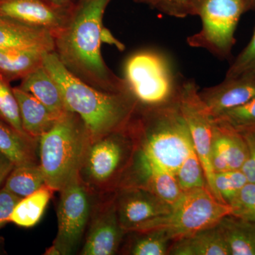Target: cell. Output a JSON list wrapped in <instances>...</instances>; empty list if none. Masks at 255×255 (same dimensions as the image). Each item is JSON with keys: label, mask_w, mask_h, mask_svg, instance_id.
Instances as JSON below:
<instances>
[{"label": "cell", "mask_w": 255, "mask_h": 255, "mask_svg": "<svg viewBox=\"0 0 255 255\" xmlns=\"http://www.w3.org/2000/svg\"><path fill=\"white\" fill-rule=\"evenodd\" d=\"M111 0H79L66 24L53 36L54 52L69 71L102 91L128 92L123 78L102 55L103 16Z\"/></svg>", "instance_id": "cell-1"}, {"label": "cell", "mask_w": 255, "mask_h": 255, "mask_svg": "<svg viewBox=\"0 0 255 255\" xmlns=\"http://www.w3.org/2000/svg\"><path fill=\"white\" fill-rule=\"evenodd\" d=\"M43 64L58 83L67 109L80 117L91 140L127 127L136 112L130 94L92 87L70 73L54 51L43 54Z\"/></svg>", "instance_id": "cell-2"}, {"label": "cell", "mask_w": 255, "mask_h": 255, "mask_svg": "<svg viewBox=\"0 0 255 255\" xmlns=\"http://www.w3.org/2000/svg\"><path fill=\"white\" fill-rule=\"evenodd\" d=\"M135 148L176 174L194 149L179 104L138 109L128 124Z\"/></svg>", "instance_id": "cell-3"}, {"label": "cell", "mask_w": 255, "mask_h": 255, "mask_svg": "<svg viewBox=\"0 0 255 255\" xmlns=\"http://www.w3.org/2000/svg\"><path fill=\"white\" fill-rule=\"evenodd\" d=\"M90 140L85 124L76 114L68 111L54 126L40 137L38 156L46 185L59 191L78 174Z\"/></svg>", "instance_id": "cell-4"}, {"label": "cell", "mask_w": 255, "mask_h": 255, "mask_svg": "<svg viewBox=\"0 0 255 255\" xmlns=\"http://www.w3.org/2000/svg\"><path fill=\"white\" fill-rule=\"evenodd\" d=\"M124 80L138 109H154L177 103L184 80L168 56L155 49L130 55L124 68Z\"/></svg>", "instance_id": "cell-5"}, {"label": "cell", "mask_w": 255, "mask_h": 255, "mask_svg": "<svg viewBox=\"0 0 255 255\" xmlns=\"http://www.w3.org/2000/svg\"><path fill=\"white\" fill-rule=\"evenodd\" d=\"M135 142L128 124L98 138L90 139L78 175L94 196L114 192L131 160Z\"/></svg>", "instance_id": "cell-6"}, {"label": "cell", "mask_w": 255, "mask_h": 255, "mask_svg": "<svg viewBox=\"0 0 255 255\" xmlns=\"http://www.w3.org/2000/svg\"><path fill=\"white\" fill-rule=\"evenodd\" d=\"M231 214V206L217 199L209 187L198 188L183 191L168 214L145 223L135 231L164 230L174 241L216 226Z\"/></svg>", "instance_id": "cell-7"}, {"label": "cell", "mask_w": 255, "mask_h": 255, "mask_svg": "<svg viewBox=\"0 0 255 255\" xmlns=\"http://www.w3.org/2000/svg\"><path fill=\"white\" fill-rule=\"evenodd\" d=\"M246 11L243 0H194L189 14L201 18V28L188 37V45L208 50L220 59L228 58L236 43L240 18Z\"/></svg>", "instance_id": "cell-8"}, {"label": "cell", "mask_w": 255, "mask_h": 255, "mask_svg": "<svg viewBox=\"0 0 255 255\" xmlns=\"http://www.w3.org/2000/svg\"><path fill=\"white\" fill-rule=\"evenodd\" d=\"M58 233L52 246L59 255L75 254L85 238L91 216L94 195L78 174L59 191Z\"/></svg>", "instance_id": "cell-9"}, {"label": "cell", "mask_w": 255, "mask_h": 255, "mask_svg": "<svg viewBox=\"0 0 255 255\" xmlns=\"http://www.w3.org/2000/svg\"><path fill=\"white\" fill-rule=\"evenodd\" d=\"M178 104L190 132L193 147L204 169L208 187L221 201L215 187V172L211 160L214 117L201 100L199 87L194 80L183 81Z\"/></svg>", "instance_id": "cell-10"}, {"label": "cell", "mask_w": 255, "mask_h": 255, "mask_svg": "<svg viewBox=\"0 0 255 255\" xmlns=\"http://www.w3.org/2000/svg\"><path fill=\"white\" fill-rule=\"evenodd\" d=\"M125 235L127 233L119 222L114 191L94 196L91 216L80 255H116L120 251Z\"/></svg>", "instance_id": "cell-11"}, {"label": "cell", "mask_w": 255, "mask_h": 255, "mask_svg": "<svg viewBox=\"0 0 255 255\" xmlns=\"http://www.w3.org/2000/svg\"><path fill=\"white\" fill-rule=\"evenodd\" d=\"M124 187L142 188L171 205L183 193L175 174L135 148L118 186V188Z\"/></svg>", "instance_id": "cell-12"}, {"label": "cell", "mask_w": 255, "mask_h": 255, "mask_svg": "<svg viewBox=\"0 0 255 255\" xmlns=\"http://www.w3.org/2000/svg\"><path fill=\"white\" fill-rule=\"evenodd\" d=\"M114 199L119 222L127 233L168 214L172 209V205L140 187H119L114 191Z\"/></svg>", "instance_id": "cell-13"}, {"label": "cell", "mask_w": 255, "mask_h": 255, "mask_svg": "<svg viewBox=\"0 0 255 255\" xmlns=\"http://www.w3.org/2000/svg\"><path fill=\"white\" fill-rule=\"evenodd\" d=\"M72 9L58 7L45 0H0L1 16L44 30L53 36L65 26Z\"/></svg>", "instance_id": "cell-14"}, {"label": "cell", "mask_w": 255, "mask_h": 255, "mask_svg": "<svg viewBox=\"0 0 255 255\" xmlns=\"http://www.w3.org/2000/svg\"><path fill=\"white\" fill-rule=\"evenodd\" d=\"M201 100L214 118L255 97V78L244 75L225 78L221 83L199 91Z\"/></svg>", "instance_id": "cell-15"}, {"label": "cell", "mask_w": 255, "mask_h": 255, "mask_svg": "<svg viewBox=\"0 0 255 255\" xmlns=\"http://www.w3.org/2000/svg\"><path fill=\"white\" fill-rule=\"evenodd\" d=\"M248 157L243 135L214 118L211 160L215 174L241 169Z\"/></svg>", "instance_id": "cell-16"}, {"label": "cell", "mask_w": 255, "mask_h": 255, "mask_svg": "<svg viewBox=\"0 0 255 255\" xmlns=\"http://www.w3.org/2000/svg\"><path fill=\"white\" fill-rule=\"evenodd\" d=\"M26 49L42 53L54 51L51 33L31 27L0 15V50Z\"/></svg>", "instance_id": "cell-17"}, {"label": "cell", "mask_w": 255, "mask_h": 255, "mask_svg": "<svg viewBox=\"0 0 255 255\" xmlns=\"http://www.w3.org/2000/svg\"><path fill=\"white\" fill-rule=\"evenodd\" d=\"M19 107L20 117L24 131L33 138L39 139L54 126L59 117L19 87L13 88Z\"/></svg>", "instance_id": "cell-18"}, {"label": "cell", "mask_w": 255, "mask_h": 255, "mask_svg": "<svg viewBox=\"0 0 255 255\" xmlns=\"http://www.w3.org/2000/svg\"><path fill=\"white\" fill-rule=\"evenodd\" d=\"M21 80L18 87L33 95L57 117L68 112L58 83L43 64Z\"/></svg>", "instance_id": "cell-19"}, {"label": "cell", "mask_w": 255, "mask_h": 255, "mask_svg": "<svg viewBox=\"0 0 255 255\" xmlns=\"http://www.w3.org/2000/svg\"><path fill=\"white\" fill-rule=\"evenodd\" d=\"M168 255H231V253L217 224L172 242Z\"/></svg>", "instance_id": "cell-20"}, {"label": "cell", "mask_w": 255, "mask_h": 255, "mask_svg": "<svg viewBox=\"0 0 255 255\" xmlns=\"http://www.w3.org/2000/svg\"><path fill=\"white\" fill-rule=\"evenodd\" d=\"M38 140L18 132L0 119V152L15 166L39 164Z\"/></svg>", "instance_id": "cell-21"}, {"label": "cell", "mask_w": 255, "mask_h": 255, "mask_svg": "<svg viewBox=\"0 0 255 255\" xmlns=\"http://www.w3.org/2000/svg\"><path fill=\"white\" fill-rule=\"evenodd\" d=\"M218 226L231 255H255V223L228 215Z\"/></svg>", "instance_id": "cell-22"}, {"label": "cell", "mask_w": 255, "mask_h": 255, "mask_svg": "<svg viewBox=\"0 0 255 255\" xmlns=\"http://www.w3.org/2000/svg\"><path fill=\"white\" fill-rule=\"evenodd\" d=\"M46 53L26 49L0 50V76L11 82L42 66Z\"/></svg>", "instance_id": "cell-23"}, {"label": "cell", "mask_w": 255, "mask_h": 255, "mask_svg": "<svg viewBox=\"0 0 255 255\" xmlns=\"http://www.w3.org/2000/svg\"><path fill=\"white\" fill-rule=\"evenodd\" d=\"M54 191L48 185L22 198L13 210L10 222L22 228H31L39 222Z\"/></svg>", "instance_id": "cell-24"}, {"label": "cell", "mask_w": 255, "mask_h": 255, "mask_svg": "<svg viewBox=\"0 0 255 255\" xmlns=\"http://www.w3.org/2000/svg\"><path fill=\"white\" fill-rule=\"evenodd\" d=\"M131 238L122 248V253L130 255H168L173 240L162 229L130 232Z\"/></svg>", "instance_id": "cell-25"}, {"label": "cell", "mask_w": 255, "mask_h": 255, "mask_svg": "<svg viewBox=\"0 0 255 255\" xmlns=\"http://www.w3.org/2000/svg\"><path fill=\"white\" fill-rule=\"evenodd\" d=\"M46 184V179L40 164H26L15 166L3 187L22 199L36 192Z\"/></svg>", "instance_id": "cell-26"}, {"label": "cell", "mask_w": 255, "mask_h": 255, "mask_svg": "<svg viewBox=\"0 0 255 255\" xmlns=\"http://www.w3.org/2000/svg\"><path fill=\"white\" fill-rule=\"evenodd\" d=\"M178 184L182 191L198 188L209 187L204 169L195 150L193 149L175 174Z\"/></svg>", "instance_id": "cell-27"}, {"label": "cell", "mask_w": 255, "mask_h": 255, "mask_svg": "<svg viewBox=\"0 0 255 255\" xmlns=\"http://www.w3.org/2000/svg\"><path fill=\"white\" fill-rule=\"evenodd\" d=\"M248 179L241 169H231L215 174L214 184L220 200L231 206Z\"/></svg>", "instance_id": "cell-28"}, {"label": "cell", "mask_w": 255, "mask_h": 255, "mask_svg": "<svg viewBox=\"0 0 255 255\" xmlns=\"http://www.w3.org/2000/svg\"><path fill=\"white\" fill-rule=\"evenodd\" d=\"M215 119L238 132L255 130V97Z\"/></svg>", "instance_id": "cell-29"}, {"label": "cell", "mask_w": 255, "mask_h": 255, "mask_svg": "<svg viewBox=\"0 0 255 255\" xmlns=\"http://www.w3.org/2000/svg\"><path fill=\"white\" fill-rule=\"evenodd\" d=\"M9 83L0 76V119L18 132L28 135L23 130L17 100Z\"/></svg>", "instance_id": "cell-30"}, {"label": "cell", "mask_w": 255, "mask_h": 255, "mask_svg": "<svg viewBox=\"0 0 255 255\" xmlns=\"http://www.w3.org/2000/svg\"><path fill=\"white\" fill-rule=\"evenodd\" d=\"M255 70V28L254 33L246 48L231 64L226 73V78H234L251 75Z\"/></svg>", "instance_id": "cell-31"}, {"label": "cell", "mask_w": 255, "mask_h": 255, "mask_svg": "<svg viewBox=\"0 0 255 255\" xmlns=\"http://www.w3.org/2000/svg\"><path fill=\"white\" fill-rule=\"evenodd\" d=\"M231 206V215L255 223V183H247Z\"/></svg>", "instance_id": "cell-32"}, {"label": "cell", "mask_w": 255, "mask_h": 255, "mask_svg": "<svg viewBox=\"0 0 255 255\" xmlns=\"http://www.w3.org/2000/svg\"><path fill=\"white\" fill-rule=\"evenodd\" d=\"M248 147V157L241 169L248 182L255 183V130L240 132Z\"/></svg>", "instance_id": "cell-33"}, {"label": "cell", "mask_w": 255, "mask_h": 255, "mask_svg": "<svg viewBox=\"0 0 255 255\" xmlns=\"http://www.w3.org/2000/svg\"><path fill=\"white\" fill-rule=\"evenodd\" d=\"M21 198L2 187L0 189V229L10 222V217L15 206Z\"/></svg>", "instance_id": "cell-34"}, {"label": "cell", "mask_w": 255, "mask_h": 255, "mask_svg": "<svg viewBox=\"0 0 255 255\" xmlns=\"http://www.w3.org/2000/svg\"><path fill=\"white\" fill-rule=\"evenodd\" d=\"M193 1L194 0H164L159 10L174 17H186L189 15V8Z\"/></svg>", "instance_id": "cell-35"}, {"label": "cell", "mask_w": 255, "mask_h": 255, "mask_svg": "<svg viewBox=\"0 0 255 255\" xmlns=\"http://www.w3.org/2000/svg\"><path fill=\"white\" fill-rule=\"evenodd\" d=\"M14 167L15 164L0 152V189L4 186L5 181Z\"/></svg>", "instance_id": "cell-36"}, {"label": "cell", "mask_w": 255, "mask_h": 255, "mask_svg": "<svg viewBox=\"0 0 255 255\" xmlns=\"http://www.w3.org/2000/svg\"><path fill=\"white\" fill-rule=\"evenodd\" d=\"M102 43H108V44L117 47L119 50H122V51L125 50V46L123 43H121L119 40H117L111 33L110 30L105 27V26L102 28Z\"/></svg>", "instance_id": "cell-37"}, {"label": "cell", "mask_w": 255, "mask_h": 255, "mask_svg": "<svg viewBox=\"0 0 255 255\" xmlns=\"http://www.w3.org/2000/svg\"><path fill=\"white\" fill-rule=\"evenodd\" d=\"M47 2L64 9H72L79 0H45Z\"/></svg>", "instance_id": "cell-38"}, {"label": "cell", "mask_w": 255, "mask_h": 255, "mask_svg": "<svg viewBox=\"0 0 255 255\" xmlns=\"http://www.w3.org/2000/svg\"><path fill=\"white\" fill-rule=\"evenodd\" d=\"M163 1L164 0H136V1L145 3V4L150 5L152 7L157 8V9H159Z\"/></svg>", "instance_id": "cell-39"}, {"label": "cell", "mask_w": 255, "mask_h": 255, "mask_svg": "<svg viewBox=\"0 0 255 255\" xmlns=\"http://www.w3.org/2000/svg\"><path fill=\"white\" fill-rule=\"evenodd\" d=\"M246 6V11L248 10L255 9V0H243Z\"/></svg>", "instance_id": "cell-40"}, {"label": "cell", "mask_w": 255, "mask_h": 255, "mask_svg": "<svg viewBox=\"0 0 255 255\" xmlns=\"http://www.w3.org/2000/svg\"><path fill=\"white\" fill-rule=\"evenodd\" d=\"M252 75V76L255 77V70L254 71V73L252 74V75Z\"/></svg>", "instance_id": "cell-41"}]
</instances>
